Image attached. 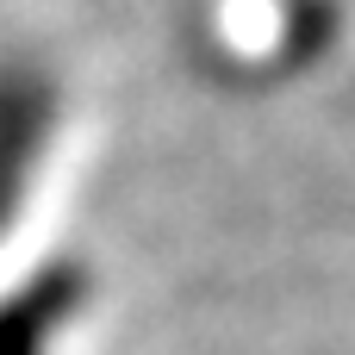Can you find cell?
I'll list each match as a JSON object with an SVG mask.
<instances>
[{
    "label": "cell",
    "instance_id": "6da1fadb",
    "mask_svg": "<svg viewBox=\"0 0 355 355\" xmlns=\"http://www.w3.org/2000/svg\"><path fill=\"white\" fill-rule=\"evenodd\" d=\"M56 119H62L56 75L31 56H0V237L19 225L31 200V181L56 144Z\"/></svg>",
    "mask_w": 355,
    "mask_h": 355
},
{
    "label": "cell",
    "instance_id": "7a4b0ae2",
    "mask_svg": "<svg viewBox=\"0 0 355 355\" xmlns=\"http://www.w3.org/2000/svg\"><path fill=\"white\" fill-rule=\"evenodd\" d=\"M87 306V268L50 262L0 293V355H56Z\"/></svg>",
    "mask_w": 355,
    "mask_h": 355
}]
</instances>
